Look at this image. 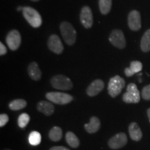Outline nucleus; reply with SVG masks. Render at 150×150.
I'll return each instance as SVG.
<instances>
[{"label": "nucleus", "instance_id": "f257e3e1", "mask_svg": "<svg viewBox=\"0 0 150 150\" xmlns=\"http://www.w3.org/2000/svg\"><path fill=\"white\" fill-rule=\"evenodd\" d=\"M60 30L62 37L67 45H72L74 44L76 39V32L72 24L67 22H63L60 25Z\"/></svg>", "mask_w": 150, "mask_h": 150}, {"label": "nucleus", "instance_id": "f03ea898", "mask_svg": "<svg viewBox=\"0 0 150 150\" xmlns=\"http://www.w3.org/2000/svg\"><path fill=\"white\" fill-rule=\"evenodd\" d=\"M23 16L29 24L33 28H38L42 25V20L40 13L35 9L25 6L22 10Z\"/></svg>", "mask_w": 150, "mask_h": 150}, {"label": "nucleus", "instance_id": "7ed1b4c3", "mask_svg": "<svg viewBox=\"0 0 150 150\" xmlns=\"http://www.w3.org/2000/svg\"><path fill=\"white\" fill-rule=\"evenodd\" d=\"M125 86V81L120 76L110 78L108 85V92L110 97H116L119 95Z\"/></svg>", "mask_w": 150, "mask_h": 150}, {"label": "nucleus", "instance_id": "20e7f679", "mask_svg": "<svg viewBox=\"0 0 150 150\" xmlns=\"http://www.w3.org/2000/svg\"><path fill=\"white\" fill-rule=\"evenodd\" d=\"M52 87L61 91H69L73 87V83L70 78L63 74H58L51 79Z\"/></svg>", "mask_w": 150, "mask_h": 150}, {"label": "nucleus", "instance_id": "39448f33", "mask_svg": "<svg viewBox=\"0 0 150 150\" xmlns=\"http://www.w3.org/2000/svg\"><path fill=\"white\" fill-rule=\"evenodd\" d=\"M123 101L127 104H137L140 100V94L137 86L131 83L127 86V92L123 95Z\"/></svg>", "mask_w": 150, "mask_h": 150}, {"label": "nucleus", "instance_id": "423d86ee", "mask_svg": "<svg viewBox=\"0 0 150 150\" xmlns=\"http://www.w3.org/2000/svg\"><path fill=\"white\" fill-rule=\"evenodd\" d=\"M45 97L50 102L59 105L69 104L73 100L72 95L59 92H50L46 94Z\"/></svg>", "mask_w": 150, "mask_h": 150}, {"label": "nucleus", "instance_id": "0eeeda50", "mask_svg": "<svg viewBox=\"0 0 150 150\" xmlns=\"http://www.w3.org/2000/svg\"><path fill=\"white\" fill-rule=\"evenodd\" d=\"M109 41L113 46L119 49H124L126 47V39L121 30L115 29L109 36Z\"/></svg>", "mask_w": 150, "mask_h": 150}, {"label": "nucleus", "instance_id": "6e6552de", "mask_svg": "<svg viewBox=\"0 0 150 150\" xmlns=\"http://www.w3.org/2000/svg\"><path fill=\"white\" fill-rule=\"evenodd\" d=\"M9 49L12 51H16L20 47L21 44V35L18 30H12L7 35L6 38Z\"/></svg>", "mask_w": 150, "mask_h": 150}, {"label": "nucleus", "instance_id": "1a4fd4ad", "mask_svg": "<svg viewBox=\"0 0 150 150\" xmlns=\"http://www.w3.org/2000/svg\"><path fill=\"white\" fill-rule=\"evenodd\" d=\"M127 143V136L125 133H118L108 142V145L112 149H118L125 147Z\"/></svg>", "mask_w": 150, "mask_h": 150}, {"label": "nucleus", "instance_id": "9d476101", "mask_svg": "<svg viewBox=\"0 0 150 150\" xmlns=\"http://www.w3.org/2000/svg\"><path fill=\"white\" fill-rule=\"evenodd\" d=\"M47 46L50 51L56 54H61L64 50L61 38L57 35L55 34L52 35L49 38Z\"/></svg>", "mask_w": 150, "mask_h": 150}, {"label": "nucleus", "instance_id": "9b49d317", "mask_svg": "<svg viewBox=\"0 0 150 150\" xmlns=\"http://www.w3.org/2000/svg\"><path fill=\"white\" fill-rule=\"evenodd\" d=\"M80 20L83 27L86 29H89L93 26V13H92L91 8L88 6H85L82 8L80 14Z\"/></svg>", "mask_w": 150, "mask_h": 150}, {"label": "nucleus", "instance_id": "f8f14e48", "mask_svg": "<svg viewBox=\"0 0 150 150\" xmlns=\"http://www.w3.org/2000/svg\"><path fill=\"white\" fill-rule=\"evenodd\" d=\"M128 24L129 28L133 31H138L141 28V17L138 11L134 10L129 13Z\"/></svg>", "mask_w": 150, "mask_h": 150}, {"label": "nucleus", "instance_id": "ddd939ff", "mask_svg": "<svg viewBox=\"0 0 150 150\" xmlns=\"http://www.w3.org/2000/svg\"><path fill=\"white\" fill-rule=\"evenodd\" d=\"M104 81L101 79H96L90 84L86 90V93L89 97H95L98 95L104 89Z\"/></svg>", "mask_w": 150, "mask_h": 150}, {"label": "nucleus", "instance_id": "4468645a", "mask_svg": "<svg viewBox=\"0 0 150 150\" xmlns=\"http://www.w3.org/2000/svg\"><path fill=\"white\" fill-rule=\"evenodd\" d=\"M37 109L39 112H42L47 116H50L54 113V106L52 103L47 101H40L38 103Z\"/></svg>", "mask_w": 150, "mask_h": 150}, {"label": "nucleus", "instance_id": "2eb2a0df", "mask_svg": "<svg viewBox=\"0 0 150 150\" xmlns=\"http://www.w3.org/2000/svg\"><path fill=\"white\" fill-rule=\"evenodd\" d=\"M129 133L131 138L134 141H139L142 139V133L139 125L136 122H131L129 126Z\"/></svg>", "mask_w": 150, "mask_h": 150}, {"label": "nucleus", "instance_id": "dca6fc26", "mask_svg": "<svg viewBox=\"0 0 150 150\" xmlns=\"http://www.w3.org/2000/svg\"><path fill=\"white\" fill-rule=\"evenodd\" d=\"M100 126L101 122L99 118L93 116L90 119V122L84 125V128L89 134H95L99 131Z\"/></svg>", "mask_w": 150, "mask_h": 150}, {"label": "nucleus", "instance_id": "f3484780", "mask_svg": "<svg viewBox=\"0 0 150 150\" xmlns=\"http://www.w3.org/2000/svg\"><path fill=\"white\" fill-rule=\"evenodd\" d=\"M28 74L33 80L38 81L42 76V72L36 62H32L28 66Z\"/></svg>", "mask_w": 150, "mask_h": 150}, {"label": "nucleus", "instance_id": "a211bd4d", "mask_svg": "<svg viewBox=\"0 0 150 150\" xmlns=\"http://www.w3.org/2000/svg\"><path fill=\"white\" fill-rule=\"evenodd\" d=\"M142 69V64L141 62L138 61H134L131 62L130 67H127L125 70V73L127 76H131L136 73L140 72Z\"/></svg>", "mask_w": 150, "mask_h": 150}, {"label": "nucleus", "instance_id": "6ab92c4d", "mask_svg": "<svg viewBox=\"0 0 150 150\" xmlns=\"http://www.w3.org/2000/svg\"><path fill=\"white\" fill-rule=\"evenodd\" d=\"M140 48L144 52L150 51V29L145 31L140 41Z\"/></svg>", "mask_w": 150, "mask_h": 150}, {"label": "nucleus", "instance_id": "aec40b11", "mask_svg": "<svg viewBox=\"0 0 150 150\" xmlns=\"http://www.w3.org/2000/svg\"><path fill=\"white\" fill-rule=\"evenodd\" d=\"M65 140H66L67 143L72 148L78 147L80 145V142L77 136L75 135L74 133L68 131L65 135Z\"/></svg>", "mask_w": 150, "mask_h": 150}, {"label": "nucleus", "instance_id": "412c9836", "mask_svg": "<svg viewBox=\"0 0 150 150\" xmlns=\"http://www.w3.org/2000/svg\"><path fill=\"white\" fill-rule=\"evenodd\" d=\"M27 103L24 99H17L11 101L9 103L8 107L12 110H18L23 109L27 106Z\"/></svg>", "mask_w": 150, "mask_h": 150}, {"label": "nucleus", "instance_id": "4be33fe9", "mask_svg": "<svg viewBox=\"0 0 150 150\" xmlns=\"http://www.w3.org/2000/svg\"><path fill=\"white\" fill-rule=\"evenodd\" d=\"M63 137V131L59 127H54L49 132V138L52 141L57 142L61 140Z\"/></svg>", "mask_w": 150, "mask_h": 150}, {"label": "nucleus", "instance_id": "5701e85b", "mask_svg": "<svg viewBox=\"0 0 150 150\" xmlns=\"http://www.w3.org/2000/svg\"><path fill=\"white\" fill-rule=\"evenodd\" d=\"M112 0H99V8L103 15H106L110 11Z\"/></svg>", "mask_w": 150, "mask_h": 150}, {"label": "nucleus", "instance_id": "b1692460", "mask_svg": "<svg viewBox=\"0 0 150 150\" xmlns=\"http://www.w3.org/2000/svg\"><path fill=\"white\" fill-rule=\"evenodd\" d=\"M42 140V137L39 132L38 131H32L30 133L29 136V142L31 145L37 146L40 145Z\"/></svg>", "mask_w": 150, "mask_h": 150}, {"label": "nucleus", "instance_id": "393cba45", "mask_svg": "<svg viewBox=\"0 0 150 150\" xmlns=\"http://www.w3.org/2000/svg\"><path fill=\"white\" fill-rule=\"evenodd\" d=\"M30 121V117L29 115H28L27 113H22L21 115H20V116L18 117V126L20 127V128H24L26 127V126L28 125V123Z\"/></svg>", "mask_w": 150, "mask_h": 150}, {"label": "nucleus", "instance_id": "a878e982", "mask_svg": "<svg viewBox=\"0 0 150 150\" xmlns=\"http://www.w3.org/2000/svg\"><path fill=\"white\" fill-rule=\"evenodd\" d=\"M141 95L145 100H150V84L142 88Z\"/></svg>", "mask_w": 150, "mask_h": 150}, {"label": "nucleus", "instance_id": "bb28decb", "mask_svg": "<svg viewBox=\"0 0 150 150\" xmlns=\"http://www.w3.org/2000/svg\"><path fill=\"white\" fill-rule=\"evenodd\" d=\"M9 120L8 115L7 114L3 113L0 115V127H3L4 125L8 122Z\"/></svg>", "mask_w": 150, "mask_h": 150}, {"label": "nucleus", "instance_id": "cd10ccee", "mask_svg": "<svg viewBox=\"0 0 150 150\" xmlns=\"http://www.w3.org/2000/svg\"><path fill=\"white\" fill-rule=\"evenodd\" d=\"M7 53V49L2 42H0V55L3 56Z\"/></svg>", "mask_w": 150, "mask_h": 150}, {"label": "nucleus", "instance_id": "c85d7f7f", "mask_svg": "<svg viewBox=\"0 0 150 150\" xmlns=\"http://www.w3.org/2000/svg\"><path fill=\"white\" fill-rule=\"evenodd\" d=\"M50 150H70L68 148L63 147V146H54L50 148Z\"/></svg>", "mask_w": 150, "mask_h": 150}, {"label": "nucleus", "instance_id": "c756f323", "mask_svg": "<svg viewBox=\"0 0 150 150\" xmlns=\"http://www.w3.org/2000/svg\"><path fill=\"white\" fill-rule=\"evenodd\" d=\"M147 113L148 118H149V122H150V108H149V109L147 110Z\"/></svg>", "mask_w": 150, "mask_h": 150}, {"label": "nucleus", "instance_id": "7c9ffc66", "mask_svg": "<svg viewBox=\"0 0 150 150\" xmlns=\"http://www.w3.org/2000/svg\"><path fill=\"white\" fill-rule=\"evenodd\" d=\"M23 8L24 7H22V6H20V7H18V8H17V10L18 11H22L23 10Z\"/></svg>", "mask_w": 150, "mask_h": 150}, {"label": "nucleus", "instance_id": "2f4dec72", "mask_svg": "<svg viewBox=\"0 0 150 150\" xmlns=\"http://www.w3.org/2000/svg\"><path fill=\"white\" fill-rule=\"evenodd\" d=\"M31 1H40V0H31Z\"/></svg>", "mask_w": 150, "mask_h": 150}, {"label": "nucleus", "instance_id": "473e14b6", "mask_svg": "<svg viewBox=\"0 0 150 150\" xmlns=\"http://www.w3.org/2000/svg\"><path fill=\"white\" fill-rule=\"evenodd\" d=\"M4 150H11V149H4Z\"/></svg>", "mask_w": 150, "mask_h": 150}]
</instances>
